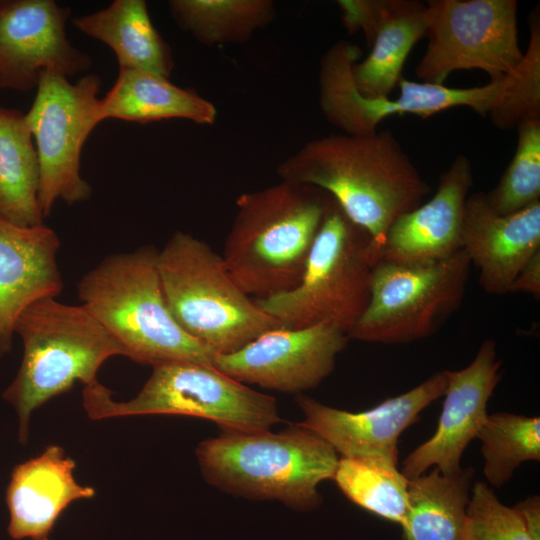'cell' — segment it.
Here are the masks:
<instances>
[{"mask_svg":"<svg viewBox=\"0 0 540 540\" xmlns=\"http://www.w3.org/2000/svg\"><path fill=\"white\" fill-rule=\"evenodd\" d=\"M524 292L535 297L540 294V251L537 252L521 269L513 283L509 293Z\"/></svg>","mask_w":540,"mask_h":540,"instance_id":"cell-31","label":"cell"},{"mask_svg":"<svg viewBox=\"0 0 540 540\" xmlns=\"http://www.w3.org/2000/svg\"><path fill=\"white\" fill-rule=\"evenodd\" d=\"M376 263L368 234L331 197L299 284L254 300L281 327L328 324L348 335L368 305Z\"/></svg>","mask_w":540,"mask_h":540,"instance_id":"cell-8","label":"cell"},{"mask_svg":"<svg viewBox=\"0 0 540 540\" xmlns=\"http://www.w3.org/2000/svg\"><path fill=\"white\" fill-rule=\"evenodd\" d=\"M157 267L174 320L215 355L281 327L239 287L222 256L190 233L171 236L158 251Z\"/></svg>","mask_w":540,"mask_h":540,"instance_id":"cell-7","label":"cell"},{"mask_svg":"<svg viewBox=\"0 0 540 540\" xmlns=\"http://www.w3.org/2000/svg\"><path fill=\"white\" fill-rule=\"evenodd\" d=\"M75 461L58 445L17 464L6 490L8 534L14 540H50L63 511L74 501L91 499L95 489L74 476Z\"/></svg>","mask_w":540,"mask_h":540,"instance_id":"cell-20","label":"cell"},{"mask_svg":"<svg viewBox=\"0 0 540 540\" xmlns=\"http://www.w3.org/2000/svg\"><path fill=\"white\" fill-rule=\"evenodd\" d=\"M474 469L442 473L437 468L408 481L405 540H465L466 509Z\"/></svg>","mask_w":540,"mask_h":540,"instance_id":"cell-25","label":"cell"},{"mask_svg":"<svg viewBox=\"0 0 540 540\" xmlns=\"http://www.w3.org/2000/svg\"><path fill=\"white\" fill-rule=\"evenodd\" d=\"M476 438L481 441L484 476L494 487L508 482L525 461H540V419L513 413L488 415Z\"/></svg>","mask_w":540,"mask_h":540,"instance_id":"cell-28","label":"cell"},{"mask_svg":"<svg viewBox=\"0 0 540 540\" xmlns=\"http://www.w3.org/2000/svg\"><path fill=\"white\" fill-rule=\"evenodd\" d=\"M516 128L515 154L496 187L485 193L489 205L501 215L540 201V114L523 118Z\"/></svg>","mask_w":540,"mask_h":540,"instance_id":"cell-29","label":"cell"},{"mask_svg":"<svg viewBox=\"0 0 540 540\" xmlns=\"http://www.w3.org/2000/svg\"><path fill=\"white\" fill-rule=\"evenodd\" d=\"M358 58V47L340 40L326 51L320 62V109L327 121L344 134H372L382 120L393 115L427 118L456 107H468L488 117L496 127L509 129L516 127L532 110L539 96L535 73L523 66L516 75L492 79L472 88H450L403 77L398 83L397 98H366L357 90L353 78V66Z\"/></svg>","mask_w":540,"mask_h":540,"instance_id":"cell-2","label":"cell"},{"mask_svg":"<svg viewBox=\"0 0 540 540\" xmlns=\"http://www.w3.org/2000/svg\"><path fill=\"white\" fill-rule=\"evenodd\" d=\"M445 373V399L437 429L403 461L401 472L408 480L432 466L446 474L462 468L463 452L486 420L488 401L502 376L496 342L485 340L468 366Z\"/></svg>","mask_w":540,"mask_h":540,"instance_id":"cell-16","label":"cell"},{"mask_svg":"<svg viewBox=\"0 0 540 540\" xmlns=\"http://www.w3.org/2000/svg\"><path fill=\"white\" fill-rule=\"evenodd\" d=\"M330 199L283 180L238 196L222 258L248 296L268 298L299 284Z\"/></svg>","mask_w":540,"mask_h":540,"instance_id":"cell-3","label":"cell"},{"mask_svg":"<svg viewBox=\"0 0 540 540\" xmlns=\"http://www.w3.org/2000/svg\"><path fill=\"white\" fill-rule=\"evenodd\" d=\"M516 0H429L428 45L416 66L423 82L443 85L458 70H482L490 80L520 72Z\"/></svg>","mask_w":540,"mask_h":540,"instance_id":"cell-11","label":"cell"},{"mask_svg":"<svg viewBox=\"0 0 540 540\" xmlns=\"http://www.w3.org/2000/svg\"><path fill=\"white\" fill-rule=\"evenodd\" d=\"M101 121L114 118L145 124L164 119H185L213 125L217 109L191 89L172 84L167 78L137 69H119L107 94L99 100Z\"/></svg>","mask_w":540,"mask_h":540,"instance_id":"cell-22","label":"cell"},{"mask_svg":"<svg viewBox=\"0 0 540 540\" xmlns=\"http://www.w3.org/2000/svg\"><path fill=\"white\" fill-rule=\"evenodd\" d=\"M398 463L383 457H340L333 476L354 504L403 524L408 510V479Z\"/></svg>","mask_w":540,"mask_h":540,"instance_id":"cell-27","label":"cell"},{"mask_svg":"<svg viewBox=\"0 0 540 540\" xmlns=\"http://www.w3.org/2000/svg\"><path fill=\"white\" fill-rule=\"evenodd\" d=\"M68 7L53 0L0 1V89L27 92L44 71L83 73L91 58L67 38Z\"/></svg>","mask_w":540,"mask_h":540,"instance_id":"cell-14","label":"cell"},{"mask_svg":"<svg viewBox=\"0 0 540 540\" xmlns=\"http://www.w3.org/2000/svg\"><path fill=\"white\" fill-rule=\"evenodd\" d=\"M461 242L483 289L493 295L509 293L518 273L540 251V201L501 215L489 205L485 193L468 195Z\"/></svg>","mask_w":540,"mask_h":540,"instance_id":"cell-17","label":"cell"},{"mask_svg":"<svg viewBox=\"0 0 540 540\" xmlns=\"http://www.w3.org/2000/svg\"><path fill=\"white\" fill-rule=\"evenodd\" d=\"M173 20L207 46L246 43L275 17L272 0H171Z\"/></svg>","mask_w":540,"mask_h":540,"instance_id":"cell-26","label":"cell"},{"mask_svg":"<svg viewBox=\"0 0 540 540\" xmlns=\"http://www.w3.org/2000/svg\"><path fill=\"white\" fill-rule=\"evenodd\" d=\"M60 240L45 224L21 227L0 219V356L10 352L19 316L63 289Z\"/></svg>","mask_w":540,"mask_h":540,"instance_id":"cell-19","label":"cell"},{"mask_svg":"<svg viewBox=\"0 0 540 540\" xmlns=\"http://www.w3.org/2000/svg\"><path fill=\"white\" fill-rule=\"evenodd\" d=\"M83 408L102 420L139 415H182L213 421L223 430H267L281 421L273 396L255 391L214 366L170 362L152 366L139 393L115 401L96 381L84 386Z\"/></svg>","mask_w":540,"mask_h":540,"instance_id":"cell-9","label":"cell"},{"mask_svg":"<svg viewBox=\"0 0 540 540\" xmlns=\"http://www.w3.org/2000/svg\"><path fill=\"white\" fill-rule=\"evenodd\" d=\"M348 339L344 331L328 324L278 327L235 352L216 354L213 366L244 384L301 393L331 374Z\"/></svg>","mask_w":540,"mask_h":540,"instance_id":"cell-13","label":"cell"},{"mask_svg":"<svg viewBox=\"0 0 540 540\" xmlns=\"http://www.w3.org/2000/svg\"><path fill=\"white\" fill-rule=\"evenodd\" d=\"M82 33L114 52L119 69L143 70L169 78L174 59L153 25L144 0H115L107 8L72 19Z\"/></svg>","mask_w":540,"mask_h":540,"instance_id":"cell-23","label":"cell"},{"mask_svg":"<svg viewBox=\"0 0 540 540\" xmlns=\"http://www.w3.org/2000/svg\"><path fill=\"white\" fill-rule=\"evenodd\" d=\"M157 255L154 246L145 245L105 257L78 283L82 305L136 362L213 366L215 354L183 331L170 313Z\"/></svg>","mask_w":540,"mask_h":540,"instance_id":"cell-5","label":"cell"},{"mask_svg":"<svg viewBox=\"0 0 540 540\" xmlns=\"http://www.w3.org/2000/svg\"><path fill=\"white\" fill-rule=\"evenodd\" d=\"M276 172L283 181L329 194L368 234L377 261L394 220L421 205L431 191L390 130L309 140Z\"/></svg>","mask_w":540,"mask_h":540,"instance_id":"cell-1","label":"cell"},{"mask_svg":"<svg viewBox=\"0 0 540 540\" xmlns=\"http://www.w3.org/2000/svg\"><path fill=\"white\" fill-rule=\"evenodd\" d=\"M465 540H540L516 508L502 504L493 489L476 481L466 509Z\"/></svg>","mask_w":540,"mask_h":540,"instance_id":"cell-30","label":"cell"},{"mask_svg":"<svg viewBox=\"0 0 540 540\" xmlns=\"http://www.w3.org/2000/svg\"><path fill=\"white\" fill-rule=\"evenodd\" d=\"M425 3L415 0H372L365 34L368 56L353 66L359 93L366 98H390L403 78L404 63L425 36Z\"/></svg>","mask_w":540,"mask_h":540,"instance_id":"cell-21","label":"cell"},{"mask_svg":"<svg viewBox=\"0 0 540 540\" xmlns=\"http://www.w3.org/2000/svg\"><path fill=\"white\" fill-rule=\"evenodd\" d=\"M15 334L23 342L20 368L2 397L16 411L18 439L26 444L32 413L50 399L97 380L102 364L125 356L119 342L83 306L40 299L19 316Z\"/></svg>","mask_w":540,"mask_h":540,"instance_id":"cell-6","label":"cell"},{"mask_svg":"<svg viewBox=\"0 0 540 540\" xmlns=\"http://www.w3.org/2000/svg\"><path fill=\"white\" fill-rule=\"evenodd\" d=\"M473 183L470 160L457 155L440 175L433 197L391 224L378 261L423 263L461 250L463 211Z\"/></svg>","mask_w":540,"mask_h":540,"instance_id":"cell-18","label":"cell"},{"mask_svg":"<svg viewBox=\"0 0 540 540\" xmlns=\"http://www.w3.org/2000/svg\"><path fill=\"white\" fill-rule=\"evenodd\" d=\"M40 167L25 114L0 107V219L21 227L44 224Z\"/></svg>","mask_w":540,"mask_h":540,"instance_id":"cell-24","label":"cell"},{"mask_svg":"<svg viewBox=\"0 0 540 540\" xmlns=\"http://www.w3.org/2000/svg\"><path fill=\"white\" fill-rule=\"evenodd\" d=\"M470 265L463 249L423 263L377 261L368 305L348 337L403 344L433 335L461 305Z\"/></svg>","mask_w":540,"mask_h":540,"instance_id":"cell-10","label":"cell"},{"mask_svg":"<svg viewBox=\"0 0 540 540\" xmlns=\"http://www.w3.org/2000/svg\"><path fill=\"white\" fill-rule=\"evenodd\" d=\"M203 478L226 493L278 500L297 510L317 507L318 486L333 479L336 451L299 425L280 432L223 430L195 450Z\"/></svg>","mask_w":540,"mask_h":540,"instance_id":"cell-4","label":"cell"},{"mask_svg":"<svg viewBox=\"0 0 540 540\" xmlns=\"http://www.w3.org/2000/svg\"><path fill=\"white\" fill-rule=\"evenodd\" d=\"M446 373L438 372L413 389L362 412H349L300 396L304 414L299 425L317 434L341 457H383L398 463V441L420 413L446 390Z\"/></svg>","mask_w":540,"mask_h":540,"instance_id":"cell-15","label":"cell"},{"mask_svg":"<svg viewBox=\"0 0 540 540\" xmlns=\"http://www.w3.org/2000/svg\"><path fill=\"white\" fill-rule=\"evenodd\" d=\"M96 74L76 83L52 71L41 73L33 104L25 114L40 167L39 202L44 218L57 200L68 205L87 200L91 186L80 175L81 151L93 129L102 122Z\"/></svg>","mask_w":540,"mask_h":540,"instance_id":"cell-12","label":"cell"}]
</instances>
